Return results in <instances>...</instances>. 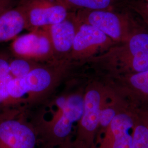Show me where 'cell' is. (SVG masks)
Segmentation results:
<instances>
[{"label":"cell","mask_w":148,"mask_h":148,"mask_svg":"<svg viewBox=\"0 0 148 148\" xmlns=\"http://www.w3.org/2000/svg\"><path fill=\"white\" fill-rule=\"evenodd\" d=\"M124 109L125 108L117 101L110 91L109 96L106 100L101 110L95 146L113 119L120 112Z\"/></svg>","instance_id":"obj_15"},{"label":"cell","mask_w":148,"mask_h":148,"mask_svg":"<svg viewBox=\"0 0 148 148\" xmlns=\"http://www.w3.org/2000/svg\"><path fill=\"white\" fill-rule=\"evenodd\" d=\"M32 60L16 58L12 56L10 62L11 75L16 78H23L39 64Z\"/></svg>","instance_id":"obj_17"},{"label":"cell","mask_w":148,"mask_h":148,"mask_svg":"<svg viewBox=\"0 0 148 148\" xmlns=\"http://www.w3.org/2000/svg\"><path fill=\"white\" fill-rule=\"evenodd\" d=\"M80 23L95 27L115 42L127 40L143 27L128 7L101 10L75 11Z\"/></svg>","instance_id":"obj_5"},{"label":"cell","mask_w":148,"mask_h":148,"mask_svg":"<svg viewBox=\"0 0 148 148\" xmlns=\"http://www.w3.org/2000/svg\"><path fill=\"white\" fill-rule=\"evenodd\" d=\"M76 66L69 62L39 64L24 77L27 95L21 106L29 110L52 97L74 73Z\"/></svg>","instance_id":"obj_3"},{"label":"cell","mask_w":148,"mask_h":148,"mask_svg":"<svg viewBox=\"0 0 148 148\" xmlns=\"http://www.w3.org/2000/svg\"><path fill=\"white\" fill-rule=\"evenodd\" d=\"M19 0H0V14L16 6Z\"/></svg>","instance_id":"obj_19"},{"label":"cell","mask_w":148,"mask_h":148,"mask_svg":"<svg viewBox=\"0 0 148 148\" xmlns=\"http://www.w3.org/2000/svg\"><path fill=\"white\" fill-rule=\"evenodd\" d=\"M132 148H148V119L134 117Z\"/></svg>","instance_id":"obj_16"},{"label":"cell","mask_w":148,"mask_h":148,"mask_svg":"<svg viewBox=\"0 0 148 148\" xmlns=\"http://www.w3.org/2000/svg\"><path fill=\"white\" fill-rule=\"evenodd\" d=\"M90 73L77 69L64 83L61 93L44 103L46 111L40 107L31 117L38 138V146L53 148L73 138L74 123H77L84 110L85 87Z\"/></svg>","instance_id":"obj_1"},{"label":"cell","mask_w":148,"mask_h":148,"mask_svg":"<svg viewBox=\"0 0 148 148\" xmlns=\"http://www.w3.org/2000/svg\"><path fill=\"white\" fill-rule=\"evenodd\" d=\"M99 76L125 110L135 117L148 119V71L126 76Z\"/></svg>","instance_id":"obj_6"},{"label":"cell","mask_w":148,"mask_h":148,"mask_svg":"<svg viewBox=\"0 0 148 148\" xmlns=\"http://www.w3.org/2000/svg\"><path fill=\"white\" fill-rule=\"evenodd\" d=\"M10 49L11 54L16 58L40 63L55 62L52 43L46 28L19 35L12 40Z\"/></svg>","instance_id":"obj_10"},{"label":"cell","mask_w":148,"mask_h":148,"mask_svg":"<svg viewBox=\"0 0 148 148\" xmlns=\"http://www.w3.org/2000/svg\"><path fill=\"white\" fill-rule=\"evenodd\" d=\"M38 148H80L78 147L77 145H75V144L73 142V138L70 139L66 141L65 142L63 143L62 144L53 147V148H45L42 147H38Z\"/></svg>","instance_id":"obj_20"},{"label":"cell","mask_w":148,"mask_h":148,"mask_svg":"<svg viewBox=\"0 0 148 148\" xmlns=\"http://www.w3.org/2000/svg\"><path fill=\"white\" fill-rule=\"evenodd\" d=\"M26 27L24 11L18 3L0 14V43L13 40Z\"/></svg>","instance_id":"obj_13"},{"label":"cell","mask_w":148,"mask_h":148,"mask_svg":"<svg viewBox=\"0 0 148 148\" xmlns=\"http://www.w3.org/2000/svg\"><path fill=\"white\" fill-rule=\"evenodd\" d=\"M25 16L26 29L47 28L64 21L69 15L68 5L56 0H19Z\"/></svg>","instance_id":"obj_9"},{"label":"cell","mask_w":148,"mask_h":148,"mask_svg":"<svg viewBox=\"0 0 148 148\" xmlns=\"http://www.w3.org/2000/svg\"><path fill=\"white\" fill-rule=\"evenodd\" d=\"M81 23L75 11H71L62 21L47 27L53 48L55 62H69L74 39Z\"/></svg>","instance_id":"obj_11"},{"label":"cell","mask_w":148,"mask_h":148,"mask_svg":"<svg viewBox=\"0 0 148 148\" xmlns=\"http://www.w3.org/2000/svg\"><path fill=\"white\" fill-rule=\"evenodd\" d=\"M127 7L140 17L145 25L148 27V3L143 0H127Z\"/></svg>","instance_id":"obj_18"},{"label":"cell","mask_w":148,"mask_h":148,"mask_svg":"<svg viewBox=\"0 0 148 148\" xmlns=\"http://www.w3.org/2000/svg\"><path fill=\"white\" fill-rule=\"evenodd\" d=\"M22 106L0 111V148H37V133Z\"/></svg>","instance_id":"obj_7"},{"label":"cell","mask_w":148,"mask_h":148,"mask_svg":"<svg viewBox=\"0 0 148 148\" xmlns=\"http://www.w3.org/2000/svg\"><path fill=\"white\" fill-rule=\"evenodd\" d=\"M90 73L85 87L83 113L73 137L74 143L80 148H95L101 110L110 95L103 79Z\"/></svg>","instance_id":"obj_4"},{"label":"cell","mask_w":148,"mask_h":148,"mask_svg":"<svg viewBox=\"0 0 148 148\" xmlns=\"http://www.w3.org/2000/svg\"><path fill=\"white\" fill-rule=\"evenodd\" d=\"M115 43L95 27L81 23L69 56V62L82 65L104 53Z\"/></svg>","instance_id":"obj_8"},{"label":"cell","mask_w":148,"mask_h":148,"mask_svg":"<svg viewBox=\"0 0 148 148\" xmlns=\"http://www.w3.org/2000/svg\"><path fill=\"white\" fill-rule=\"evenodd\" d=\"M134 116L124 109L106 129L95 148H132Z\"/></svg>","instance_id":"obj_12"},{"label":"cell","mask_w":148,"mask_h":148,"mask_svg":"<svg viewBox=\"0 0 148 148\" xmlns=\"http://www.w3.org/2000/svg\"><path fill=\"white\" fill-rule=\"evenodd\" d=\"M103 77L126 76L148 71V29L143 27L127 40L83 64Z\"/></svg>","instance_id":"obj_2"},{"label":"cell","mask_w":148,"mask_h":148,"mask_svg":"<svg viewBox=\"0 0 148 148\" xmlns=\"http://www.w3.org/2000/svg\"><path fill=\"white\" fill-rule=\"evenodd\" d=\"M56 1H58V2H61V3H64V4H65V5H66V3H65V0H56Z\"/></svg>","instance_id":"obj_21"},{"label":"cell","mask_w":148,"mask_h":148,"mask_svg":"<svg viewBox=\"0 0 148 148\" xmlns=\"http://www.w3.org/2000/svg\"><path fill=\"white\" fill-rule=\"evenodd\" d=\"M71 11L113 10L127 6V0H65Z\"/></svg>","instance_id":"obj_14"},{"label":"cell","mask_w":148,"mask_h":148,"mask_svg":"<svg viewBox=\"0 0 148 148\" xmlns=\"http://www.w3.org/2000/svg\"><path fill=\"white\" fill-rule=\"evenodd\" d=\"M144 1H145V2H147V3H148V0H143Z\"/></svg>","instance_id":"obj_22"}]
</instances>
